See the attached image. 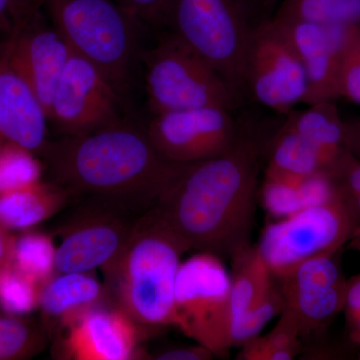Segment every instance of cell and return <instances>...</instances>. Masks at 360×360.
I'll use <instances>...</instances> for the list:
<instances>
[{
  "mask_svg": "<svg viewBox=\"0 0 360 360\" xmlns=\"http://www.w3.org/2000/svg\"><path fill=\"white\" fill-rule=\"evenodd\" d=\"M51 181L72 195L127 213L158 205L187 165L161 155L146 127L123 118L89 134L49 141L41 155Z\"/></svg>",
  "mask_w": 360,
  "mask_h": 360,
  "instance_id": "6da1fadb",
  "label": "cell"
},
{
  "mask_svg": "<svg viewBox=\"0 0 360 360\" xmlns=\"http://www.w3.org/2000/svg\"><path fill=\"white\" fill-rule=\"evenodd\" d=\"M260 148L241 130L224 155L189 163L155 206L191 246L222 259L250 245Z\"/></svg>",
  "mask_w": 360,
  "mask_h": 360,
  "instance_id": "7a4b0ae2",
  "label": "cell"
},
{
  "mask_svg": "<svg viewBox=\"0 0 360 360\" xmlns=\"http://www.w3.org/2000/svg\"><path fill=\"white\" fill-rule=\"evenodd\" d=\"M191 250L155 207L139 215L122 252L103 269L108 302L146 328H176L175 281Z\"/></svg>",
  "mask_w": 360,
  "mask_h": 360,
  "instance_id": "3957f363",
  "label": "cell"
},
{
  "mask_svg": "<svg viewBox=\"0 0 360 360\" xmlns=\"http://www.w3.org/2000/svg\"><path fill=\"white\" fill-rule=\"evenodd\" d=\"M71 51L96 66L125 97L142 63L144 23L115 0H42Z\"/></svg>",
  "mask_w": 360,
  "mask_h": 360,
  "instance_id": "277c9868",
  "label": "cell"
},
{
  "mask_svg": "<svg viewBox=\"0 0 360 360\" xmlns=\"http://www.w3.org/2000/svg\"><path fill=\"white\" fill-rule=\"evenodd\" d=\"M167 26L221 75L238 103L248 96L245 59L255 25L245 0H172Z\"/></svg>",
  "mask_w": 360,
  "mask_h": 360,
  "instance_id": "5b68a950",
  "label": "cell"
},
{
  "mask_svg": "<svg viewBox=\"0 0 360 360\" xmlns=\"http://www.w3.org/2000/svg\"><path fill=\"white\" fill-rule=\"evenodd\" d=\"M142 63L153 115L200 108L232 111L239 105L221 75L172 32L144 52Z\"/></svg>",
  "mask_w": 360,
  "mask_h": 360,
  "instance_id": "8992f818",
  "label": "cell"
},
{
  "mask_svg": "<svg viewBox=\"0 0 360 360\" xmlns=\"http://www.w3.org/2000/svg\"><path fill=\"white\" fill-rule=\"evenodd\" d=\"M231 290V274L221 257L198 251L180 264L174 293L176 328L214 356H226L232 347Z\"/></svg>",
  "mask_w": 360,
  "mask_h": 360,
  "instance_id": "52a82bcc",
  "label": "cell"
},
{
  "mask_svg": "<svg viewBox=\"0 0 360 360\" xmlns=\"http://www.w3.org/2000/svg\"><path fill=\"white\" fill-rule=\"evenodd\" d=\"M354 227L343 201H331L270 222L257 248L272 276L281 278L307 260L338 253Z\"/></svg>",
  "mask_w": 360,
  "mask_h": 360,
  "instance_id": "ba28073f",
  "label": "cell"
},
{
  "mask_svg": "<svg viewBox=\"0 0 360 360\" xmlns=\"http://www.w3.org/2000/svg\"><path fill=\"white\" fill-rule=\"evenodd\" d=\"M248 94L281 115L307 103L309 84L292 45L274 20L253 27L245 59Z\"/></svg>",
  "mask_w": 360,
  "mask_h": 360,
  "instance_id": "9c48e42d",
  "label": "cell"
},
{
  "mask_svg": "<svg viewBox=\"0 0 360 360\" xmlns=\"http://www.w3.org/2000/svg\"><path fill=\"white\" fill-rule=\"evenodd\" d=\"M123 98L101 70L72 54L52 96L47 116L61 135H79L123 120Z\"/></svg>",
  "mask_w": 360,
  "mask_h": 360,
  "instance_id": "30bf717a",
  "label": "cell"
},
{
  "mask_svg": "<svg viewBox=\"0 0 360 360\" xmlns=\"http://www.w3.org/2000/svg\"><path fill=\"white\" fill-rule=\"evenodd\" d=\"M231 115L219 108L165 111L153 115L146 131L161 155L189 165L224 155L236 144L241 130Z\"/></svg>",
  "mask_w": 360,
  "mask_h": 360,
  "instance_id": "8fae6325",
  "label": "cell"
},
{
  "mask_svg": "<svg viewBox=\"0 0 360 360\" xmlns=\"http://www.w3.org/2000/svg\"><path fill=\"white\" fill-rule=\"evenodd\" d=\"M101 205L65 227L63 240L56 246V274L103 270L122 252L136 219L131 221L129 213Z\"/></svg>",
  "mask_w": 360,
  "mask_h": 360,
  "instance_id": "7c38bea8",
  "label": "cell"
},
{
  "mask_svg": "<svg viewBox=\"0 0 360 360\" xmlns=\"http://www.w3.org/2000/svg\"><path fill=\"white\" fill-rule=\"evenodd\" d=\"M335 257L311 258L277 278L283 309L295 317L302 336L326 328L342 311L347 279Z\"/></svg>",
  "mask_w": 360,
  "mask_h": 360,
  "instance_id": "4fadbf2b",
  "label": "cell"
},
{
  "mask_svg": "<svg viewBox=\"0 0 360 360\" xmlns=\"http://www.w3.org/2000/svg\"><path fill=\"white\" fill-rule=\"evenodd\" d=\"M153 331L160 330L136 323L108 300L85 312L63 331L61 356L72 360L149 359L141 342Z\"/></svg>",
  "mask_w": 360,
  "mask_h": 360,
  "instance_id": "5bb4252c",
  "label": "cell"
},
{
  "mask_svg": "<svg viewBox=\"0 0 360 360\" xmlns=\"http://www.w3.org/2000/svg\"><path fill=\"white\" fill-rule=\"evenodd\" d=\"M285 33L309 84L305 105L338 98V77L343 49L360 32V25H321L271 18Z\"/></svg>",
  "mask_w": 360,
  "mask_h": 360,
  "instance_id": "9a60e30c",
  "label": "cell"
},
{
  "mask_svg": "<svg viewBox=\"0 0 360 360\" xmlns=\"http://www.w3.org/2000/svg\"><path fill=\"white\" fill-rule=\"evenodd\" d=\"M4 44L47 113L54 90L73 54L70 45L53 25H45L41 13L7 37Z\"/></svg>",
  "mask_w": 360,
  "mask_h": 360,
  "instance_id": "2e32d148",
  "label": "cell"
},
{
  "mask_svg": "<svg viewBox=\"0 0 360 360\" xmlns=\"http://www.w3.org/2000/svg\"><path fill=\"white\" fill-rule=\"evenodd\" d=\"M49 117L39 97L2 44L0 47V143L30 149L41 158L49 144Z\"/></svg>",
  "mask_w": 360,
  "mask_h": 360,
  "instance_id": "e0dca14e",
  "label": "cell"
},
{
  "mask_svg": "<svg viewBox=\"0 0 360 360\" xmlns=\"http://www.w3.org/2000/svg\"><path fill=\"white\" fill-rule=\"evenodd\" d=\"M108 300L105 286L94 271L56 274L40 290L44 328L63 333L85 312Z\"/></svg>",
  "mask_w": 360,
  "mask_h": 360,
  "instance_id": "ac0fdd59",
  "label": "cell"
},
{
  "mask_svg": "<svg viewBox=\"0 0 360 360\" xmlns=\"http://www.w3.org/2000/svg\"><path fill=\"white\" fill-rule=\"evenodd\" d=\"M285 116L283 125L302 135L335 163V175L354 158L347 148L345 122L333 101L311 104Z\"/></svg>",
  "mask_w": 360,
  "mask_h": 360,
  "instance_id": "d6986e66",
  "label": "cell"
},
{
  "mask_svg": "<svg viewBox=\"0 0 360 360\" xmlns=\"http://www.w3.org/2000/svg\"><path fill=\"white\" fill-rule=\"evenodd\" d=\"M336 167L328 156L285 125L279 129L270 144L265 177L298 184L309 175L328 172Z\"/></svg>",
  "mask_w": 360,
  "mask_h": 360,
  "instance_id": "ffe728a7",
  "label": "cell"
},
{
  "mask_svg": "<svg viewBox=\"0 0 360 360\" xmlns=\"http://www.w3.org/2000/svg\"><path fill=\"white\" fill-rule=\"evenodd\" d=\"M71 198L65 188L44 180L0 195V225L8 231H25L60 212Z\"/></svg>",
  "mask_w": 360,
  "mask_h": 360,
  "instance_id": "44dd1931",
  "label": "cell"
},
{
  "mask_svg": "<svg viewBox=\"0 0 360 360\" xmlns=\"http://www.w3.org/2000/svg\"><path fill=\"white\" fill-rule=\"evenodd\" d=\"M231 304L232 321L264 297L274 284V276L257 246H248L232 257Z\"/></svg>",
  "mask_w": 360,
  "mask_h": 360,
  "instance_id": "7402d4cb",
  "label": "cell"
},
{
  "mask_svg": "<svg viewBox=\"0 0 360 360\" xmlns=\"http://www.w3.org/2000/svg\"><path fill=\"white\" fill-rule=\"evenodd\" d=\"M56 257L53 238L45 232L32 229L14 236L11 264L41 286L56 274Z\"/></svg>",
  "mask_w": 360,
  "mask_h": 360,
  "instance_id": "603a6c76",
  "label": "cell"
},
{
  "mask_svg": "<svg viewBox=\"0 0 360 360\" xmlns=\"http://www.w3.org/2000/svg\"><path fill=\"white\" fill-rule=\"evenodd\" d=\"M272 18L360 25V0H283Z\"/></svg>",
  "mask_w": 360,
  "mask_h": 360,
  "instance_id": "cb8c5ba5",
  "label": "cell"
},
{
  "mask_svg": "<svg viewBox=\"0 0 360 360\" xmlns=\"http://www.w3.org/2000/svg\"><path fill=\"white\" fill-rule=\"evenodd\" d=\"M300 328L295 317L283 309L276 328L269 335H258L241 347L238 359L291 360L300 350Z\"/></svg>",
  "mask_w": 360,
  "mask_h": 360,
  "instance_id": "d4e9b609",
  "label": "cell"
},
{
  "mask_svg": "<svg viewBox=\"0 0 360 360\" xmlns=\"http://www.w3.org/2000/svg\"><path fill=\"white\" fill-rule=\"evenodd\" d=\"M44 160L30 149L0 143V195L41 181Z\"/></svg>",
  "mask_w": 360,
  "mask_h": 360,
  "instance_id": "484cf974",
  "label": "cell"
},
{
  "mask_svg": "<svg viewBox=\"0 0 360 360\" xmlns=\"http://www.w3.org/2000/svg\"><path fill=\"white\" fill-rule=\"evenodd\" d=\"M44 347V333L25 316L0 315V360L30 359Z\"/></svg>",
  "mask_w": 360,
  "mask_h": 360,
  "instance_id": "4316f807",
  "label": "cell"
},
{
  "mask_svg": "<svg viewBox=\"0 0 360 360\" xmlns=\"http://www.w3.org/2000/svg\"><path fill=\"white\" fill-rule=\"evenodd\" d=\"M41 285L13 264L0 269V309L4 314L26 316L39 307Z\"/></svg>",
  "mask_w": 360,
  "mask_h": 360,
  "instance_id": "83f0119b",
  "label": "cell"
},
{
  "mask_svg": "<svg viewBox=\"0 0 360 360\" xmlns=\"http://www.w3.org/2000/svg\"><path fill=\"white\" fill-rule=\"evenodd\" d=\"M284 300L279 286L272 284L262 300L251 305L232 321V347H243L257 338L272 319L281 314Z\"/></svg>",
  "mask_w": 360,
  "mask_h": 360,
  "instance_id": "f1b7e54d",
  "label": "cell"
},
{
  "mask_svg": "<svg viewBox=\"0 0 360 360\" xmlns=\"http://www.w3.org/2000/svg\"><path fill=\"white\" fill-rule=\"evenodd\" d=\"M298 184L264 177L262 200L271 217L284 219L304 208Z\"/></svg>",
  "mask_w": 360,
  "mask_h": 360,
  "instance_id": "f546056e",
  "label": "cell"
},
{
  "mask_svg": "<svg viewBox=\"0 0 360 360\" xmlns=\"http://www.w3.org/2000/svg\"><path fill=\"white\" fill-rule=\"evenodd\" d=\"M360 104V32L343 49L338 77V98Z\"/></svg>",
  "mask_w": 360,
  "mask_h": 360,
  "instance_id": "4dcf8cb0",
  "label": "cell"
},
{
  "mask_svg": "<svg viewBox=\"0 0 360 360\" xmlns=\"http://www.w3.org/2000/svg\"><path fill=\"white\" fill-rule=\"evenodd\" d=\"M41 11L42 0H0V35L6 39Z\"/></svg>",
  "mask_w": 360,
  "mask_h": 360,
  "instance_id": "1f68e13d",
  "label": "cell"
},
{
  "mask_svg": "<svg viewBox=\"0 0 360 360\" xmlns=\"http://www.w3.org/2000/svg\"><path fill=\"white\" fill-rule=\"evenodd\" d=\"M335 177L341 200L357 226L360 224V161L352 158Z\"/></svg>",
  "mask_w": 360,
  "mask_h": 360,
  "instance_id": "d6a6232c",
  "label": "cell"
},
{
  "mask_svg": "<svg viewBox=\"0 0 360 360\" xmlns=\"http://www.w3.org/2000/svg\"><path fill=\"white\" fill-rule=\"evenodd\" d=\"M144 25L167 26L172 0H115Z\"/></svg>",
  "mask_w": 360,
  "mask_h": 360,
  "instance_id": "836d02e7",
  "label": "cell"
},
{
  "mask_svg": "<svg viewBox=\"0 0 360 360\" xmlns=\"http://www.w3.org/2000/svg\"><path fill=\"white\" fill-rule=\"evenodd\" d=\"M214 354L202 345H193V347H184L172 348L165 352H158L151 355L150 359L156 360H210Z\"/></svg>",
  "mask_w": 360,
  "mask_h": 360,
  "instance_id": "e575fe53",
  "label": "cell"
},
{
  "mask_svg": "<svg viewBox=\"0 0 360 360\" xmlns=\"http://www.w3.org/2000/svg\"><path fill=\"white\" fill-rule=\"evenodd\" d=\"M342 311L349 328L360 315V274L347 281Z\"/></svg>",
  "mask_w": 360,
  "mask_h": 360,
  "instance_id": "d590c367",
  "label": "cell"
},
{
  "mask_svg": "<svg viewBox=\"0 0 360 360\" xmlns=\"http://www.w3.org/2000/svg\"><path fill=\"white\" fill-rule=\"evenodd\" d=\"M281 1L283 0H245L253 25L270 20Z\"/></svg>",
  "mask_w": 360,
  "mask_h": 360,
  "instance_id": "8d00e7d4",
  "label": "cell"
},
{
  "mask_svg": "<svg viewBox=\"0 0 360 360\" xmlns=\"http://www.w3.org/2000/svg\"><path fill=\"white\" fill-rule=\"evenodd\" d=\"M14 234L0 225V269L11 264Z\"/></svg>",
  "mask_w": 360,
  "mask_h": 360,
  "instance_id": "74e56055",
  "label": "cell"
},
{
  "mask_svg": "<svg viewBox=\"0 0 360 360\" xmlns=\"http://www.w3.org/2000/svg\"><path fill=\"white\" fill-rule=\"evenodd\" d=\"M348 150L360 161V118L352 122H345Z\"/></svg>",
  "mask_w": 360,
  "mask_h": 360,
  "instance_id": "f35d334b",
  "label": "cell"
},
{
  "mask_svg": "<svg viewBox=\"0 0 360 360\" xmlns=\"http://www.w3.org/2000/svg\"><path fill=\"white\" fill-rule=\"evenodd\" d=\"M347 248L350 250H356L360 252V224L355 226L352 234H350L349 239H348Z\"/></svg>",
  "mask_w": 360,
  "mask_h": 360,
  "instance_id": "ab89813d",
  "label": "cell"
},
{
  "mask_svg": "<svg viewBox=\"0 0 360 360\" xmlns=\"http://www.w3.org/2000/svg\"><path fill=\"white\" fill-rule=\"evenodd\" d=\"M348 328H349L350 340L360 347V315Z\"/></svg>",
  "mask_w": 360,
  "mask_h": 360,
  "instance_id": "60d3db41",
  "label": "cell"
}]
</instances>
